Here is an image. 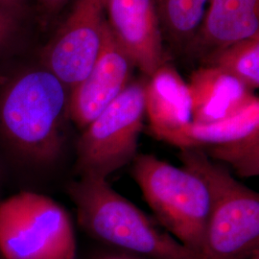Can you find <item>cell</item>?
I'll use <instances>...</instances> for the list:
<instances>
[{
	"instance_id": "1",
	"label": "cell",
	"mask_w": 259,
	"mask_h": 259,
	"mask_svg": "<svg viewBox=\"0 0 259 259\" xmlns=\"http://www.w3.org/2000/svg\"><path fill=\"white\" fill-rule=\"evenodd\" d=\"M69 91L45 66L0 79V163L20 175L56 165L66 143Z\"/></svg>"
},
{
	"instance_id": "2",
	"label": "cell",
	"mask_w": 259,
	"mask_h": 259,
	"mask_svg": "<svg viewBox=\"0 0 259 259\" xmlns=\"http://www.w3.org/2000/svg\"><path fill=\"white\" fill-rule=\"evenodd\" d=\"M67 193L76 206L80 227L94 239L148 259H198L114 191L107 180L79 177L68 184Z\"/></svg>"
},
{
	"instance_id": "3",
	"label": "cell",
	"mask_w": 259,
	"mask_h": 259,
	"mask_svg": "<svg viewBox=\"0 0 259 259\" xmlns=\"http://www.w3.org/2000/svg\"><path fill=\"white\" fill-rule=\"evenodd\" d=\"M183 166L204 182L210 207L198 259H250L259 252V195L200 148L182 149Z\"/></svg>"
},
{
	"instance_id": "4",
	"label": "cell",
	"mask_w": 259,
	"mask_h": 259,
	"mask_svg": "<svg viewBox=\"0 0 259 259\" xmlns=\"http://www.w3.org/2000/svg\"><path fill=\"white\" fill-rule=\"evenodd\" d=\"M133 162V177L157 221L198 258L210 207L204 181L152 155H138Z\"/></svg>"
},
{
	"instance_id": "5",
	"label": "cell",
	"mask_w": 259,
	"mask_h": 259,
	"mask_svg": "<svg viewBox=\"0 0 259 259\" xmlns=\"http://www.w3.org/2000/svg\"><path fill=\"white\" fill-rule=\"evenodd\" d=\"M0 256L4 259H76L72 222L46 195L23 190L0 201Z\"/></svg>"
},
{
	"instance_id": "6",
	"label": "cell",
	"mask_w": 259,
	"mask_h": 259,
	"mask_svg": "<svg viewBox=\"0 0 259 259\" xmlns=\"http://www.w3.org/2000/svg\"><path fill=\"white\" fill-rule=\"evenodd\" d=\"M145 83L131 82L82 131L76 144L75 172L105 179L134 161L145 116Z\"/></svg>"
},
{
	"instance_id": "7",
	"label": "cell",
	"mask_w": 259,
	"mask_h": 259,
	"mask_svg": "<svg viewBox=\"0 0 259 259\" xmlns=\"http://www.w3.org/2000/svg\"><path fill=\"white\" fill-rule=\"evenodd\" d=\"M105 25L104 0H76L69 16L45 47L41 65L70 91L95 64Z\"/></svg>"
},
{
	"instance_id": "8",
	"label": "cell",
	"mask_w": 259,
	"mask_h": 259,
	"mask_svg": "<svg viewBox=\"0 0 259 259\" xmlns=\"http://www.w3.org/2000/svg\"><path fill=\"white\" fill-rule=\"evenodd\" d=\"M134 67L129 57L105 25L102 47L96 62L82 82L68 94V117L83 131L129 84Z\"/></svg>"
},
{
	"instance_id": "9",
	"label": "cell",
	"mask_w": 259,
	"mask_h": 259,
	"mask_svg": "<svg viewBox=\"0 0 259 259\" xmlns=\"http://www.w3.org/2000/svg\"><path fill=\"white\" fill-rule=\"evenodd\" d=\"M107 25L134 66L151 76L164 65L155 0H104Z\"/></svg>"
},
{
	"instance_id": "10",
	"label": "cell",
	"mask_w": 259,
	"mask_h": 259,
	"mask_svg": "<svg viewBox=\"0 0 259 259\" xmlns=\"http://www.w3.org/2000/svg\"><path fill=\"white\" fill-rule=\"evenodd\" d=\"M191 99L192 122L208 124L240 112L256 96L237 78L208 66L193 73L187 84Z\"/></svg>"
},
{
	"instance_id": "11",
	"label": "cell",
	"mask_w": 259,
	"mask_h": 259,
	"mask_svg": "<svg viewBox=\"0 0 259 259\" xmlns=\"http://www.w3.org/2000/svg\"><path fill=\"white\" fill-rule=\"evenodd\" d=\"M145 114L159 140L192 122L188 85L171 66L162 65L145 83Z\"/></svg>"
},
{
	"instance_id": "12",
	"label": "cell",
	"mask_w": 259,
	"mask_h": 259,
	"mask_svg": "<svg viewBox=\"0 0 259 259\" xmlns=\"http://www.w3.org/2000/svg\"><path fill=\"white\" fill-rule=\"evenodd\" d=\"M258 4L259 0H210L202 26L206 45L219 51L258 37Z\"/></svg>"
},
{
	"instance_id": "13",
	"label": "cell",
	"mask_w": 259,
	"mask_h": 259,
	"mask_svg": "<svg viewBox=\"0 0 259 259\" xmlns=\"http://www.w3.org/2000/svg\"><path fill=\"white\" fill-rule=\"evenodd\" d=\"M259 131V101L256 97L240 112L208 124L191 122L181 130L168 134L160 140L180 150L204 148L245 138Z\"/></svg>"
},
{
	"instance_id": "14",
	"label": "cell",
	"mask_w": 259,
	"mask_h": 259,
	"mask_svg": "<svg viewBox=\"0 0 259 259\" xmlns=\"http://www.w3.org/2000/svg\"><path fill=\"white\" fill-rule=\"evenodd\" d=\"M210 0H155L161 30L177 41L194 36Z\"/></svg>"
},
{
	"instance_id": "15",
	"label": "cell",
	"mask_w": 259,
	"mask_h": 259,
	"mask_svg": "<svg viewBox=\"0 0 259 259\" xmlns=\"http://www.w3.org/2000/svg\"><path fill=\"white\" fill-rule=\"evenodd\" d=\"M216 53L210 66L232 75L251 91L258 88V37L242 40Z\"/></svg>"
},
{
	"instance_id": "16",
	"label": "cell",
	"mask_w": 259,
	"mask_h": 259,
	"mask_svg": "<svg viewBox=\"0 0 259 259\" xmlns=\"http://www.w3.org/2000/svg\"><path fill=\"white\" fill-rule=\"evenodd\" d=\"M200 149L212 160L231 165L239 176H258L259 131L231 142Z\"/></svg>"
},
{
	"instance_id": "17",
	"label": "cell",
	"mask_w": 259,
	"mask_h": 259,
	"mask_svg": "<svg viewBox=\"0 0 259 259\" xmlns=\"http://www.w3.org/2000/svg\"><path fill=\"white\" fill-rule=\"evenodd\" d=\"M22 15L0 6V57L19 36Z\"/></svg>"
},
{
	"instance_id": "18",
	"label": "cell",
	"mask_w": 259,
	"mask_h": 259,
	"mask_svg": "<svg viewBox=\"0 0 259 259\" xmlns=\"http://www.w3.org/2000/svg\"><path fill=\"white\" fill-rule=\"evenodd\" d=\"M69 0H37L38 9L47 19L56 15Z\"/></svg>"
},
{
	"instance_id": "19",
	"label": "cell",
	"mask_w": 259,
	"mask_h": 259,
	"mask_svg": "<svg viewBox=\"0 0 259 259\" xmlns=\"http://www.w3.org/2000/svg\"><path fill=\"white\" fill-rule=\"evenodd\" d=\"M91 259H143L138 255L132 254L125 251H102L99 253H96Z\"/></svg>"
},
{
	"instance_id": "20",
	"label": "cell",
	"mask_w": 259,
	"mask_h": 259,
	"mask_svg": "<svg viewBox=\"0 0 259 259\" xmlns=\"http://www.w3.org/2000/svg\"><path fill=\"white\" fill-rule=\"evenodd\" d=\"M27 0H0V6L23 15Z\"/></svg>"
},
{
	"instance_id": "21",
	"label": "cell",
	"mask_w": 259,
	"mask_h": 259,
	"mask_svg": "<svg viewBox=\"0 0 259 259\" xmlns=\"http://www.w3.org/2000/svg\"><path fill=\"white\" fill-rule=\"evenodd\" d=\"M5 170L3 166L0 163V195H1V191H2V187H3V184H4V178H5Z\"/></svg>"
},
{
	"instance_id": "22",
	"label": "cell",
	"mask_w": 259,
	"mask_h": 259,
	"mask_svg": "<svg viewBox=\"0 0 259 259\" xmlns=\"http://www.w3.org/2000/svg\"><path fill=\"white\" fill-rule=\"evenodd\" d=\"M250 259H259V252H256L254 255H252Z\"/></svg>"
},
{
	"instance_id": "23",
	"label": "cell",
	"mask_w": 259,
	"mask_h": 259,
	"mask_svg": "<svg viewBox=\"0 0 259 259\" xmlns=\"http://www.w3.org/2000/svg\"><path fill=\"white\" fill-rule=\"evenodd\" d=\"M0 259H4V258H3V257H1V256H0Z\"/></svg>"
}]
</instances>
